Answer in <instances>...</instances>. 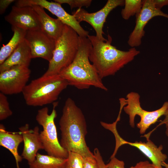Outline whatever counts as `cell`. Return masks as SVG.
Here are the masks:
<instances>
[{
    "label": "cell",
    "mask_w": 168,
    "mask_h": 168,
    "mask_svg": "<svg viewBox=\"0 0 168 168\" xmlns=\"http://www.w3.org/2000/svg\"><path fill=\"white\" fill-rule=\"evenodd\" d=\"M162 16L168 18V14L155 8L153 0H143V4L140 13L136 16L135 26L128 37V43L132 48L139 46L144 36V28L148 22L153 17Z\"/></svg>",
    "instance_id": "obj_11"
},
{
    "label": "cell",
    "mask_w": 168,
    "mask_h": 168,
    "mask_svg": "<svg viewBox=\"0 0 168 168\" xmlns=\"http://www.w3.org/2000/svg\"><path fill=\"white\" fill-rule=\"evenodd\" d=\"M13 35L6 45H3L0 50V65L12 54L20 43L24 39L26 30L12 26Z\"/></svg>",
    "instance_id": "obj_20"
},
{
    "label": "cell",
    "mask_w": 168,
    "mask_h": 168,
    "mask_svg": "<svg viewBox=\"0 0 168 168\" xmlns=\"http://www.w3.org/2000/svg\"><path fill=\"white\" fill-rule=\"evenodd\" d=\"M87 38L91 44L89 59L102 79L114 75L140 53L134 47L125 51L118 49L111 44L112 39L109 34L106 41L96 35H89Z\"/></svg>",
    "instance_id": "obj_2"
},
{
    "label": "cell",
    "mask_w": 168,
    "mask_h": 168,
    "mask_svg": "<svg viewBox=\"0 0 168 168\" xmlns=\"http://www.w3.org/2000/svg\"><path fill=\"white\" fill-rule=\"evenodd\" d=\"M15 1L14 0H0V14H2L9 6Z\"/></svg>",
    "instance_id": "obj_29"
},
{
    "label": "cell",
    "mask_w": 168,
    "mask_h": 168,
    "mask_svg": "<svg viewBox=\"0 0 168 168\" xmlns=\"http://www.w3.org/2000/svg\"><path fill=\"white\" fill-rule=\"evenodd\" d=\"M29 67L18 65L0 72V91L5 95L22 92L30 77Z\"/></svg>",
    "instance_id": "obj_8"
},
{
    "label": "cell",
    "mask_w": 168,
    "mask_h": 168,
    "mask_svg": "<svg viewBox=\"0 0 168 168\" xmlns=\"http://www.w3.org/2000/svg\"><path fill=\"white\" fill-rule=\"evenodd\" d=\"M12 26L25 30H41L38 16L32 7L30 6H13L9 13L5 17Z\"/></svg>",
    "instance_id": "obj_13"
},
{
    "label": "cell",
    "mask_w": 168,
    "mask_h": 168,
    "mask_svg": "<svg viewBox=\"0 0 168 168\" xmlns=\"http://www.w3.org/2000/svg\"><path fill=\"white\" fill-rule=\"evenodd\" d=\"M16 5L19 7L38 5L45 8L56 16L64 24L72 28L80 37H87L89 32L85 30L73 15L67 13L61 4L54 2L46 0H19Z\"/></svg>",
    "instance_id": "obj_10"
},
{
    "label": "cell",
    "mask_w": 168,
    "mask_h": 168,
    "mask_svg": "<svg viewBox=\"0 0 168 168\" xmlns=\"http://www.w3.org/2000/svg\"><path fill=\"white\" fill-rule=\"evenodd\" d=\"M83 168H99L94 155L83 157Z\"/></svg>",
    "instance_id": "obj_25"
},
{
    "label": "cell",
    "mask_w": 168,
    "mask_h": 168,
    "mask_svg": "<svg viewBox=\"0 0 168 168\" xmlns=\"http://www.w3.org/2000/svg\"><path fill=\"white\" fill-rule=\"evenodd\" d=\"M57 103L53 104L51 113H49V109L44 107L38 110L36 120L41 126L43 130L40 132V137L44 150L48 155L57 157L67 158L68 152L63 148L59 142L54 119L57 116L55 108Z\"/></svg>",
    "instance_id": "obj_6"
},
{
    "label": "cell",
    "mask_w": 168,
    "mask_h": 168,
    "mask_svg": "<svg viewBox=\"0 0 168 168\" xmlns=\"http://www.w3.org/2000/svg\"><path fill=\"white\" fill-rule=\"evenodd\" d=\"M24 39L29 45L32 58H41L49 62L51 61L56 41L41 30L26 31Z\"/></svg>",
    "instance_id": "obj_12"
},
{
    "label": "cell",
    "mask_w": 168,
    "mask_h": 168,
    "mask_svg": "<svg viewBox=\"0 0 168 168\" xmlns=\"http://www.w3.org/2000/svg\"><path fill=\"white\" fill-rule=\"evenodd\" d=\"M110 158V161L106 164L108 168H125L124 161L119 160L115 156Z\"/></svg>",
    "instance_id": "obj_26"
},
{
    "label": "cell",
    "mask_w": 168,
    "mask_h": 168,
    "mask_svg": "<svg viewBox=\"0 0 168 168\" xmlns=\"http://www.w3.org/2000/svg\"><path fill=\"white\" fill-rule=\"evenodd\" d=\"M31 59L29 45L24 39L9 56L0 65V72L16 65L29 67Z\"/></svg>",
    "instance_id": "obj_17"
},
{
    "label": "cell",
    "mask_w": 168,
    "mask_h": 168,
    "mask_svg": "<svg viewBox=\"0 0 168 168\" xmlns=\"http://www.w3.org/2000/svg\"><path fill=\"white\" fill-rule=\"evenodd\" d=\"M93 154L97 161L99 168H108L106 165L99 151L97 148L94 149Z\"/></svg>",
    "instance_id": "obj_27"
},
{
    "label": "cell",
    "mask_w": 168,
    "mask_h": 168,
    "mask_svg": "<svg viewBox=\"0 0 168 168\" xmlns=\"http://www.w3.org/2000/svg\"><path fill=\"white\" fill-rule=\"evenodd\" d=\"M67 158L37 153L35 159L28 164L30 168H65Z\"/></svg>",
    "instance_id": "obj_19"
},
{
    "label": "cell",
    "mask_w": 168,
    "mask_h": 168,
    "mask_svg": "<svg viewBox=\"0 0 168 168\" xmlns=\"http://www.w3.org/2000/svg\"><path fill=\"white\" fill-rule=\"evenodd\" d=\"M116 146L113 153L115 155L119 148L124 144H128L135 147L147 157L157 168H163L161 163L165 162L167 159V155L162 152L163 146L160 145L158 147L149 139L146 142L136 141L130 142L124 140L119 135L115 137Z\"/></svg>",
    "instance_id": "obj_14"
},
{
    "label": "cell",
    "mask_w": 168,
    "mask_h": 168,
    "mask_svg": "<svg viewBox=\"0 0 168 168\" xmlns=\"http://www.w3.org/2000/svg\"><path fill=\"white\" fill-rule=\"evenodd\" d=\"M129 168H157L152 163L147 161H141L137 163L135 165Z\"/></svg>",
    "instance_id": "obj_28"
},
{
    "label": "cell",
    "mask_w": 168,
    "mask_h": 168,
    "mask_svg": "<svg viewBox=\"0 0 168 168\" xmlns=\"http://www.w3.org/2000/svg\"><path fill=\"white\" fill-rule=\"evenodd\" d=\"M19 128L22 136L24 142L21 156L29 164L34 161L39 150H44L40 137L39 128L37 126L33 129H30L29 124H26Z\"/></svg>",
    "instance_id": "obj_15"
},
{
    "label": "cell",
    "mask_w": 168,
    "mask_h": 168,
    "mask_svg": "<svg viewBox=\"0 0 168 168\" xmlns=\"http://www.w3.org/2000/svg\"><path fill=\"white\" fill-rule=\"evenodd\" d=\"M54 2L60 4H67L71 9L74 8H81L83 7H88L91 4V0H54Z\"/></svg>",
    "instance_id": "obj_24"
},
{
    "label": "cell",
    "mask_w": 168,
    "mask_h": 168,
    "mask_svg": "<svg viewBox=\"0 0 168 168\" xmlns=\"http://www.w3.org/2000/svg\"><path fill=\"white\" fill-rule=\"evenodd\" d=\"M79 36L70 26L65 25L62 33L56 41L55 49L48 68L43 74H58L73 62L77 53Z\"/></svg>",
    "instance_id": "obj_5"
},
{
    "label": "cell",
    "mask_w": 168,
    "mask_h": 168,
    "mask_svg": "<svg viewBox=\"0 0 168 168\" xmlns=\"http://www.w3.org/2000/svg\"><path fill=\"white\" fill-rule=\"evenodd\" d=\"M59 124L61 132L60 143L63 148L83 157L94 155L85 141L87 128L84 115L70 98H68L65 102Z\"/></svg>",
    "instance_id": "obj_1"
},
{
    "label": "cell",
    "mask_w": 168,
    "mask_h": 168,
    "mask_svg": "<svg viewBox=\"0 0 168 168\" xmlns=\"http://www.w3.org/2000/svg\"><path fill=\"white\" fill-rule=\"evenodd\" d=\"M23 141V138L21 133H10L7 131L4 125L0 124V145L8 149L14 157L16 166L22 160V157L18 152L20 144Z\"/></svg>",
    "instance_id": "obj_18"
},
{
    "label": "cell",
    "mask_w": 168,
    "mask_h": 168,
    "mask_svg": "<svg viewBox=\"0 0 168 168\" xmlns=\"http://www.w3.org/2000/svg\"><path fill=\"white\" fill-rule=\"evenodd\" d=\"M164 115L165 116V118L161 122L157 127L165 124L166 128V134L168 137V108L166 110Z\"/></svg>",
    "instance_id": "obj_31"
},
{
    "label": "cell",
    "mask_w": 168,
    "mask_h": 168,
    "mask_svg": "<svg viewBox=\"0 0 168 168\" xmlns=\"http://www.w3.org/2000/svg\"><path fill=\"white\" fill-rule=\"evenodd\" d=\"M7 98L4 94L0 93V120H2L12 115Z\"/></svg>",
    "instance_id": "obj_23"
},
{
    "label": "cell",
    "mask_w": 168,
    "mask_h": 168,
    "mask_svg": "<svg viewBox=\"0 0 168 168\" xmlns=\"http://www.w3.org/2000/svg\"><path fill=\"white\" fill-rule=\"evenodd\" d=\"M91 47L87 37L79 36L78 49L74 60L58 74L67 82L68 85L79 89H87L93 86L106 91L107 88L89 59Z\"/></svg>",
    "instance_id": "obj_3"
},
{
    "label": "cell",
    "mask_w": 168,
    "mask_h": 168,
    "mask_svg": "<svg viewBox=\"0 0 168 168\" xmlns=\"http://www.w3.org/2000/svg\"><path fill=\"white\" fill-rule=\"evenodd\" d=\"M161 165L165 168H168V163H167L165 162H163L161 163Z\"/></svg>",
    "instance_id": "obj_32"
},
{
    "label": "cell",
    "mask_w": 168,
    "mask_h": 168,
    "mask_svg": "<svg viewBox=\"0 0 168 168\" xmlns=\"http://www.w3.org/2000/svg\"><path fill=\"white\" fill-rule=\"evenodd\" d=\"M140 96L137 93L131 92L126 96L127 105L124 110L129 117V123L132 128L135 127L134 120L136 115L140 117L137 127L139 129V133L142 134L152 124H155L162 115H164L168 108V101L164 102L160 108L154 111H149L143 109L141 106Z\"/></svg>",
    "instance_id": "obj_7"
},
{
    "label": "cell",
    "mask_w": 168,
    "mask_h": 168,
    "mask_svg": "<svg viewBox=\"0 0 168 168\" xmlns=\"http://www.w3.org/2000/svg\"><path fill=\"white\" fill-rule=\"evenodd\" d=\"M156 8L161 10L163 6L168 5V0H153Z\"/></svg>",
    "instance_id": "obj_30"
},
{
    "label": "cell",
    "mask_w": 168,
    "mask_h": 168,
    "mask_svg": "<svg viewBox=\"0 0 168 168\" xmlns=\"http://www.w3.org/2000/svg\"><path fill=\"white\" fill-rule=\"evenodd\" d=\"M68 85L59 74L44 75L32 80L24 88L22 93L26 104L42 106L53 103Z\"/></svg>",
    "instance_id": "obj_4"
},
{
    "label": "cell",
    "mask_w": 168,
    "mask_h": 168,
    "mask_svg": "<svg viewBox=\"0 0 168 168\" xmlns=\"http://www.w3.org/2000/svg\"><path fill=\"white\" fill-rule=\"evenodd\" d=\"M124 0H108L100 10L93 13L88 12L85 9L78 8L72 14L79 22L85 21L90 24L96 33V36L100 40L106 41L103 36L104 25L110 12L118 6L124 5Z\"/></svg>",
    "instance_id": "obj_9"
},
{
    "label": "cell",
    "mask_w": 168,
    "mask_h": 168,
    "mask_svg": "<svg viewBox=\"0 0 168 168\" xmlns=\"http://www.w3.org/2000/svg\"><path fill=\"white\" fill-rule=\"evenodd\" d=\"M65 168H83V157L76 152H68Z\"/></svg>",
    "instance_id": "obj_22"
},
{
    "label": "cell",
    "mask_w": 168,
    "mask_h": 168,
    "mask_svg": "<svg viewBox=\"0 0 168 168\" xmlns=\"http://www.w3.org/2000/svg\"><path fill=\"white\" fill-rule=\"evenodd\" d=\"M31 6L38 16L41 30L50 38L56 41L62 33L64 24L58 18L54 19L50 16L42 7L38 5Z\"/></svg>",
    "instance_id": "obj_16"
},
{
    "label": "cell",
    "mask_w": 168,
    "mask_h": 168,
    "mask_svg": "<svg viewBox=\"0 0 168 168\" xmlns=\"http://www.w3.org/2000/svg\"><path fill=\"white\" fill-rule=\"evenodd\" d=\"M143 4V0H124V7L121 11L122 18L128 20L132 16H137L140 12Z\"/></svg>",
    "instance_id": "obj_21"
}]
</instances>
